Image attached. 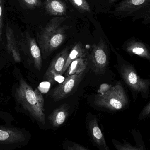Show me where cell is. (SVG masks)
I'll return each mask as SVG.
<instances>
[{
  "instance_id": "cell-25",
  "label": "cell",
  "mask_w": 150,
  "mask_h": 150,
  "mask_svg": "<svg viewBox=\"0 0 150 150\" xmlns=\"http://www.w3.org/2000/svg\"><path fill=\"white\" fill-rule=\"evenodd\" d=\"M145 0H131V2L134 5H139L143 4Z\"/></svg>"
},
{
  "instance_id": "cell-20",
  "label": "cell",
  "mask_w": 150,
  "mask_h": 150,
  "mask_svg": "<svg viewBox=\"0 0 150 150\" xmlns=\"http://www.w3.org/2000/svg\"><path fill=\"white\" fill-rule=\"evenodd\" d=\"M20 2L26 8L33 9L41 5V0H19Z\"/></svg>"
},
{
  "instance_id": "cell-9",
  "label": "cell",
  "mask_w": 150,
  "mask_h": 150,
  "mask_svg": "<svg viewBox=\"0 0 150 150\" xmlns=\"http://www.w3.org/2000/svg\"><path fill=\"white\" fill-rule=\"evenodd\" d=\"M69 107L67 105H62L54 110L48 119L54 128H58L64 124L69 115Z\"/></svg>"
},
{
  "instance_id": "cell-19",
  "label": "cell",
  "mask_w": 150,
  "mask_h": 150,
  "mask_svg": "<svg viewBox=\"0 0 150 150\" xmlns=\"http://www.w3.org/2000/svg\"><path fill=\"white\" fill-rule=\"evenodd\" d=\"M73 5L82 12H90V5L86 0H69Z\"/></svg>"
},
{
  "instance_id": "cell-16",
  "label": "cell",
  "mask_w": 150,
  "mask_h": 150,
  "mask_svg": "<svg viewBox=\"0 0 150 150\" xmlns=\"http://www.w3.org/2000/svg\"><path fill=\"white\" fill-rule=\"evenodd\" d=\"M87 65V61L81 57L74 61L68 68L67 76L84 72Z\"/></svg>"
},
{
  "instance_id": "cell-13",
  "label": "cell",
  "mask_w": 150,
  "mask_h": 150,
  "mask_svg": "<svg viewBox=\"0 0 150 150\" xmlns=\"http://www.w3.org/2000/svg\"><path fill=\"white\" fill-rule=\"evenodd\" d=\"M126 50L129 53L136 54L150 61L149 51L143 43L131 41L127 45Z\"/></svg>"
},
{
  "instance_id": "cell-1",
  "label": "cell",
  "mask_w": 150,
  "mask_h": 150,
  "mask_svg": "<svg viewBox=\"0 0 150 150\" xmlns=\"http://www.w3.org/2000/svg\"><path fill=\"white\" fill-rule=\"evenodd\" d=\"M16 100L40 125L46 123L44 98L38 89L33 90L25 80L21 79L16 89Z\"/></svg>"
},
{
  "instance_id": "cell-17",
  "label": "cell",
  "mask_w": 150,
  "mask_h": 150,
  "mask_svg": "<svg viewBox=\"0 0 150 150\" xmlns=\"http://www.w3.org/2000/svg\"><path fill=\"white\" fill-rule=\"evenodd\" d=\"M62 145L64 150H90L79 144L69 140L64 141Z\"/></svg>"
},
{
  "instance_id": "cell-2",
  "label": "cell",
  "mask_w": 150,
  "mask_h": 150,
  "mask_svg": "<svg viewBox=\"0 0 150 150\" xmlns=\"http://www.w3.org/2000/svg\"><path fill=\"white\" fill-rule=\"evenodd\" d=\"M64 20L63 17L53 18L39 36L40 47L45 58L59 48L65 40V29L61 26Z\"/></svg>"
},
{
  "instance_id": "cell-22",
  "label": "cell",
  "mask_w": 150,
  "mask_h": 150,
  "mask_svg": "<svg viewBox=\"0 0 150 150\" xmlns=\"http://www.w3.org/2000/svg\"><path fill=\"white\" fill-rule=\"evenodd\" d=\"M3 25V0H0V41H2Z\"/></svg>"
},
{
  "instance_id": "cell-21",
  "label": "cell",
  "mask_w": 150,
  "mask_h": 150,
  "mask_svg": "<svg viewBox=\"0 0 150 150\" xmlns=\"http://www.w3.org/2000/svg\"><path fill=\"white\" fill-rule=\"evenodd\" d=\"M113 144L117 150H138L132 148L127 144H121L115 139H112Z\"/></svg>"
},
{
  "instance_id": "cell-18",
  "label": "cell",
  "mask_w": 150,
  "mask_h": 150,
  "mask_svg": "<svg viewBox=\"0 0 150 150\" xmlns=\"http://www.w3.org/2000/svg\"><path fill=\"white\" fill-rule=\"evenodd\" d=\"M46 79L51 83H62L65 79L62 75L58 74L54 71H51L45 74Z\"/></svg>"
},
{
  "instance_id": "cell-11",
  "label": "cell",
  "mask_w": 150,
  "mask_h": 150,
  "mask_svg": "<svg viewBox=\"0 0 150 150\" xmlns=\"http://www.w3.org/2000/svg\"><path fill=\"white\" fill-rule=\"evenodd\" d=\"M69 54L68 48L63 49L53 59L46 73L54 71L58 74L62 75V70L65 67L66 62Z\"/></svg>"
},
{
  "instance_id": "cell-23",
  "label": "cell",
  "mask_w": 150,
  "mask_h": 150,
  "mask_svg": "<svg viewBox=\"0 0 150 150\" xmlns=\"http://www.w3.org/2000/svg\"><path fill=\"white\" fill-rule=\"evenodd\" d=\"M112 86V85H111L108 84L106 83L102 84L100 85L99 89V94H103V93H105L108 90H109V89Z\"/></svg>"
},
{
  "instance_id": "cell-14",
  "label": "cell",
  "mask_w": 150,
  "mask_h": 150,
  "mask_svg": "<svg viewBox=\"0 0 150 150\" xmlns=\"http://www.w3.org/2000/svg\"><path fill=\"white\" fill-rule=\"evenodd\" d=\"M45 4L46 10L50 15L61 16L66 13V5L60 0H46Z\"/></svg>"
},
{
  "instance_id": "cell-10",
  "label": "cell",
  "mask_w": 150,
  "mask_h": 150,
  "mask_svg": "<svg viewBox=\"0 0 150 150\" xmlns=\"http://www.w3.org/2000/svg\"><path fill=\"white\" fill-rule=\"evenodd\" d=\"M26 139L22 132L15 129L0 127V143L14 144L21 142Z\"/></svg>"
},
{
  "instance_id": "cell-24",
  "label": "cell",
  "mask_w": 150,
  "mask_h": 150,
  "mask_svg": "<svg viewBox=\"0 0 150 150\" xmlns=\"http://www.w3.org/2000/svg\"><path fill=\"white\" fill-rule=\"evenodd\" d=\"M150 114V102L149 104L145 107V108L143 109L141 114L142 117H144L146 115H149Z\"/></svg>"
},
{
  "instance_id": "cell-12",
  "label": "cell",
  "mask_w": 150,
  "mask_h": 150,
  "mask_svg": "<svg viewBox=\"0 0 150 150\" xmlns=\"http://www.w3.org/2000/svg\"><path fill=\"white\" fill-rule=\"evenodd\" d=\"M28 44L30 53L33 59L35 68L40 71L42 67V59L41 52L36 40L33 38L28 39Z\"/></svg>"
},
{
  "instance_id": "cell-26",
  "label": "cell",
  "mask_w": 150,
  "mask_h": 150,
  "mask_svg": "<svg viewBox=\"0 0 150 150\" xmlns=\"http://www.w3.org/2000/svg\"><path fill=\"white\" fill-rule=\"evenodd\" d=\"M115 1V0H109V1H110V2H111L114 1Z\"/></svg>"
},
{
  "instance_id": "cell-3",
  "label": "cell",
  "mask_w": 150,
  "mask_h": 150,
  "mask_svg": "<svg viewBox=\"0 0 150 150\" xmlns=\"http://www.w3.org/2000/svg\"><path fill=\"white\" fill-rule=\"evenodd\" d=\"M127 102L126 93L120 82L112 86L105 93L96 95L94 99L96 105L112 111L121 110L126 106Z\"/></svg>"
},
{
  "instance_id": "cell-8",
  "label": "cell",
  "mask_w": 150,
  "mask_h": 150,
  "mask_svg": "<svg viewBox=\"0 0 150 150\" xmlns=\"http://www.w3.org/2000/svg\"><path fill=\"white\" fill-rule=\"evenodd\" d=\"M5 35L8 52L10 54H11L16 62H21V54L18 46L17 42L15 38L14 31L8 24L6 26Z\"/></svg>"
},
{
  "instance_id": "cell-6",
  "label": "cell",
  "mask_w": 150,
  "mask_h": 150,
  "mask_svg": "<svg viewBox=\"0 0 150 150\" xmlns=\"http://www.w3.org/2000/svg\"><path fill=\"white\" fill-rule=\"evenodd\" d=\"M86 130L93 146L99 150H111L106 142L97 118L93 117L86 123Z\"/></svg>"
},
{
  "instance_id": "cell-4",
  "label": "cell",
  "mask_w": 150,
  "mask_h": 150,
  "mask_svg": "<svg viewBox=\"0 0 150 150\" xmlns=\"http://www.w3.org/2000/svg\"><path fill=\"white\" fill-rule=\"evenodd\" d=\"M90 59L95 74H104L108 63V53L104 40H101L98 44L92 46Z\"/></svg>"
},
{
  "instance_id": "cell-7",
  "label": "cell",
  "mask_w": 150,
  "mask_h": 150,
  "mask_svg": "<svg viewBox=\"0 0 150 150\" xmlns=\"http://www.w3.org/2000/svg\"><path fill=\"white\" fill-rule=\"evenodd\" d=\"M84 72L67 76L64 81L54 89L52 97L54 101H59L66 98L81 80Z\"/></svg>"
},
{
  "instance_id": "cell-5",
  "label": "cell",
  "mask_w": 150,
  "mask_h": 150,
  "mask_svg": "<svg viewBox=\"0 0 150 150\" xmlns=\"http://www.w3.org/2000/svg\"><path fill=\"white\" fill-rule=\"evenodd\" d=\"M121 72L124 81L132 89L142 93H147L150 86L149 80L142 79L131 66H124Z\"/></svg>"
},
{
  "instance_id": "cell-15",
  "label": "cell",
  "mask_w": 150,
  "mask_h": 150,
  "mask_svg": "<svg viewBox=\"0 0 150 150\" xmlns=\"http://www.w3.org/2000/svg\"><path fill=\"white\" fill-rule=\"evenodd\" d=\"M84 55L85 51L82 45L80 43L76 44L72 48L71 52L69 53L65 67L62 70V74L66 72L74 61L78 58L83 57Z\"/></svg>"
}]
</instances>
